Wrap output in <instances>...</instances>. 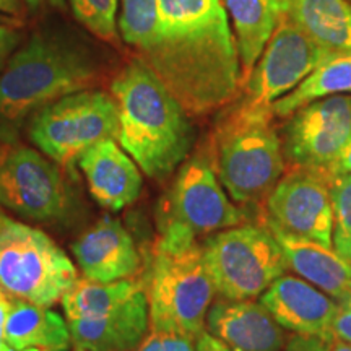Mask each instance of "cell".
I'll list each match as a JSON object with an SVG mask.
<instances>
[{
	"label": "cell",
	"mask_w": 351,
	"mask_h": 351,
	"mask_svg": "<svg viewBox=\"0 0 351 351\" xmlns=\"http://www.w3.org/2000/svg\"><path fill=\"white\" fill-rule=\"evenodd\" d=\"M267 218L289 234L333 247V208L328 179L289 168L265 199Z\"/></svg>",
	"instance_id": "cell-14"
},
{
	"label": "cell",
	"mask_w": 351,
	"mask_h": 351,
	"mask_svg": "<svg viewBox=\"0 0 351 351\" xmlns=\"http://www.w3.org/2000/svg\"><path fill=\"white\" fill-rule=\"evenodd\" d=\"M274 117L271 106L238 103L218 122L210 140L219 182L238 204H261L285 173L287 163Z\"/></svg>",
	"instance_id": "cell-5"
},
{
	"label": "cell",
	"mask_w": 351,
	"mask_h": 351,
	"mask_svg": "<svg viewBox=\"0 0 351 351\" xmlns=\"http://www.w3.org/2000/svg\"><path fill=\"white\" fill-rule=\"evenodd\" d=\"M8 307H10V298L0 288V351H10L5 345V341H3V324H5Z\"/></svg>",
	"instance_id": "cell-31"
},
{
	"label": "cell",
	"mask_w": 351,
	"mask_h": 351,
	"mask_svg": "<svg viewBox=\"0 0 351 351\" xmlns=\"http://www.w3.org/2000/svg\"><path fill=\"white\" fill-rule=\"evenodd\" d=\"M21 10L20 0H0V12L7 15H19Z\"/></svg>",
	"instance_id": "cell-34"
},
{
	"label": "cell",
	"mask_w": 351,
	"mask_h": 351,
	"mask_svg": "<svg viewBox=\"0 0 351 351\" xmlns=\"http://www.w3.org/2000/svg\"><path fill=\"white\" fill-rule=\"evenodd\" d=\"M283 351H328V341L319 337H307L293 333L285 343Z\"/></svg>",
	"instance_id": "cell-28"
},
{
	"label": "cell",
	"mask_w": 351,
	"mask_h": 351,
	"mask_svg": "<svg viewBox=\"0 0 351 351\" xmlns=\"http://www.w3.org/2000/svg\"><path fill=\"white\" fill-rule=\"evenodd\" d=\"M351 143V96L315 99L291 114L282 142L289 168L314 171L330 179Z\"/></svg>",
	"instance_id": "cell-12"
},
{
	"label": "cell",
	"mask_w": 351,
	"mask_h": 351,
	"mask_svg": "<svg viewBox=\"0 0 351 351\" xmlns=\"http://www.w3.org/2000/svg\"><path fill=\"white\" fill-rule=\"evenodd\" d=\"M234 26L241 85L256 67L283 16L282 0H221Z\"/></svg>",
	"instance_id": "cell-22"
},
{
	"label": "cell",
	"mask_w": 351,
	"mask_h": 351,
	"mask_svg": "<svg viewBox=\"0 0 351 351\" xmlns=\"http://www.w3.org/2000/svg\"><path fill=\"white\" fill-rule=\"evenodd\" d=\"M205 328L231 351H283L285 328L256 300H219L210 306Z\"/></svg>",
	"instance_id": "cell-17"
},
{
	"label": "cell",
	"mask_w": 351,
	"mask_h": 351,
	"mask_svg": "<svg viewBox=\"0 0 351 351\" xmlns=\"http://www.w3.org/2000/svg\"><path fill=\"white\" fill-rule=\"evenodd\" d=\"M111 95L119 116L117 142L148 178L163 181L192 150L189 114L138 59L117 73Z\"/></svg>",
	"instance_id": "cell-2"
},
{
	"label": "cell",
	"mask_w": 351,
	"mask_h": 351,
	"mask_svg": "<svg viewBox=\"0 0 351 351\" xmlns=\"http://www.w3.org/2000/svg\"><path fill=\"white\" fill-rule=\"evenodd\" d=\"M77 163L83 171L91 197L101 207L117 212L138 199L143 186L140 168L116 143V138L95 143L82 153Z\"/></svg>",
	"instance_id": "cell-18"
},
{
	"label": "cell",
	"mask_w": 351,
	"mask_h": 351,
	"mask_svg": "<svg viewBox=\"0 0 351 351\" xmlns=\"http://www.w3.org/2000/svg\"><path fill=\"white\" fill-rule=\"evenodd\" d=\"M19 43H20V34L16 33L15 29L0 25V70H2L3 64L7 62L8 56L12 54V51L19 46Z\"/></svg>",
	"instance_id": "cell-29"
},
{
	"label": "cell",
	"mask_w": 351,
	"mask_h": 351,
	"mask_svg": "<svg viewBox=\"0 0 351 351\" xmlns=\"http://www.w3.org/2000/svg\"><path fill=\"white\" fill-rule=\"evenodd\" d=\"M328 189L333 208V251L351 265V174L332 176Z\"/></svg>",
	"instance_id": "cell-24"
},
{
	"label": "cell",
	"mask_w": 351,
	"mask_h": 351,
	"mask_svg": "<svg viewBox=\"0 0 351 351\" xmlns=\"http://www.w3.org/2000/svg\"><path fill=\"white\" fill-rule=\"evenodd\" d=\"M202 254L215 295L221 300H256L285 275L282 249L265 226L239 225L213 232Z\"/></svg>",
	"instance_id": "cell-8"
},
{
	"label": "cell",
	"mask_w": 351,
	"mask_h": 351,
	"mask_svg": "<svg viewBox=\"0 0 351 351\" xmlns=\"http://www.w3.org/2000/svg\"><path fill=\"white\" fill-rule=\"evenodd\" d=\"M78 280L70 257L46 232L0 212V288L51 307Z\"/></svg>",
	"instance_id": "cell-7"
},
{
	"label": "cell",
	"mask_w": 351,
	"mask_h": 351,
	"mask_svg": "<svg viewBox=\"0 0 351 351\" xmlns=\"http://www.w3.org/2000/svg\"><path fill=\"white\" fill-rule=\"evenodd\" d=\"M351 93V52L333 54L289 91L271 104L275 117H288L298 109L327 96Z\"/></svg>",
	"instance_id": "cell-23"
},
{
	"label": "cell",
	"mask_w": 351,
	"mask_h": 351,
	"mask_svg": "<svg viewBox=\"0 0 351 351\" xmlns=\"http://www.w3.org/2000/svg\"><path fill=\"white\" fill-rule=\"evenodd\" d=\"M101 69L90 52L52 34H34L0 73V143H13L47 104L91 90Z\"/></svg>",
	"instance_id": "cell-3"
},
{
	"label": "cell",
	"mask_w": 351,
	"mask_h": 351,
	"mask_svg": "<svg viewBox=\"0 0 351 351\" xmlns=\"http://www.w3.org/2000/svg\"><path fill=\"white\" fill-rule=\"evenodd\" d=\"M119 32L189 116L238 95L239 52L221 0H127Z\"/></svg>",
	"instance_id": "cell-1"
},
{
	"label": "cell",
	"mask_w": 351,
	"mask_h": 351,
	"mask_svg": "<svg viewBox=\"0 0 351 351\" xmlns=\"http://www.w3.org/2000/svg\"><path fill=\"white\" fill-rule=\"evenodd\" d=\"M119 116L112 95L83 90L47 104L32 117L29 140L57 165L72 166L104 138H117Z\"/></svg>",
	"instance_id": "cell-9"
},
{
	"label": "cell",
	"mask_w": 351,
	"mask_h": 351,
	"mask_svg": "<svg viewBox=\"0 0 351 351\" xmlns=\"http://www.w3.org/2000/svg\"><path fill=\"white\" fill-rule=\"evenodd\" d=\"M135 351H195V341L179 333L150 330Z\"/></svg>",
	"instance_id": "cell-26"
},
{
	"label": "cell",
	"mask_w": 351,
	"mask_h": 351,
	"mask_svg": "<svg viewBox=\"0 0 351 351\" xmlns=\"http://www.w3.org/2000/svg\"><path fill=\"white\" fill-rule=\"evenodd\" d=\"M328 351H351V343L332 339L330 341H328Z\"/></svg>",
	"instance_id": "cell-35"
},
{
	"label": "cell",
	"mask_w": 351,
	"mask_h": 351,
	"mask_svg": "<svg viewBox=\"0 0 351 351\" xmlns=\"http://www.w3.org/2000/svg\"><path fill=\"white\" fill-rule=\"evenodd\" d=\"M282 19L295 23L332 54L351 52L350 0H282Z\"/></svg>",
	"instance_id": "cell-21"
},
{
	"label": "cell",
	"mask_w": 351,
	"mask_h": 351,
	"mask_svg": "<svg viewBox=\"0 0 351 351\" xmlns=\"http://www.w3.org/2000/svg\"><path fill=\"white\" fill-rule=\"evenodd\" d=\"M261 302L287 330L332 340L337 301L301 276L276 278L261 295Z\"/></svg>",
	"instance_id": "cell-16"
},
{
	"label": "cell",
	"mask_w": 351,
	"mask_h": 351,
	"mask_svg": "<svg viewBox=\"0 0 351 351\" xmlns=\"http://www.w3.org/2000/svg\"><path fill=\"white\" fill-rule=\"evenodd\" d=\"M62 306L72 341L86 351H135L148 335L150 314L140 280L96 283L78 278Z\"/></svg>",
	"instance_id": "cell-6"
},
{
	"label": "cell",
	"mask_w": 351,
	"mask_h": 351,
	"mask_svg": "<svg viewBox=\"0 0 351 351\" xmlns=\"http://www.w3.org/2000/svg\"><path fill=\"white\" fill-rule=\"evenodd\" d=\"M25 3L29 8H43V7L65 8V0H25Z\"/></svg>",
	"instance_id": "cell-33"
},
{
	"label": "cell",
	"mask_w": 351,
	"mask_h": 351,
	"mask_svg": "<svg viewBox=\"0 0 351 351\" xmlns=\"http://www.w3.org/2000/svg\"><path fill=\"white\" fill-rule=\"evenodd\" d=\"M341 173L351 174V143L346 147L343 155H341V158L339 160V165H337L335 174H341Z\"/></svg>",
	"instance_id": "cell-32"
},
{
	"label": "cell",
	"mask_w": 351,
	"mask_h": 351,
	"mask_svg": "<svg viewBox=\"0 0 351 351\" xmlns=\"http://www.w3.org/2000/svg\"><path fill=\"white\" fill-rule=\"evenodd\" d=\"M0 205L34 221L57 223L72 213L73 195L62 166L29 147L3 143Z\"/></svg>",
	"instance_id": "cell-10"
},
{
	"label": "cell",
	"mask_w": 351,
	"mask_h": 351,
	"mask_svg": "<svg viewBox=\"0 0 351 351\" xmlns=\"http://www.w3.org/2000/svg\"><path fill=\"white\" fill-rule=\"evenodd\" d=\"M75 351H86V350H83V348H80V346H75Z\"/></svg>",
	"instance_id": "cell-36"
},
{
	"label": "cell",
	"mask_w": 351,
	"mask_h": 351,
	"mask_svg": "<svg viewBox=\"0 0 351 351\" xmlns=\"http://www.w3.org/2000/svg\"><path fill=\"white\" fill-rule=\"evenodd\" d=\"M83 278L112 283L134 278L142 269V257L119 219L104 217L88 228L72 244Z\"/></svg>",
	"instance_id": "cell-15"
},
{
	"label": "cell",
	"mask_w": 351,
	"mask_h": 351,
	"mask_svg": "<svg viewBox=\"0 0 351 351\" xmlns=\"http://www.w3.org/2000/svg\"><path fill=\"white\" fill-rule=\"evenodd\" d=\"M3 341L10 351H69L67 320L51 307L13 298L3 324Z\"/></svg>",
	"instance_id": "cell-20"
},
{
	"label": "cell",
	"mask_w": 351,
	"mask_h": 351,
	"mask_svg": "<svg viewBox=\"0 0 351 351\" xmlns=\"http://www.w3.org/2000/svg\"><path fill=\"white\" fill-rule=\"evenodd\" d=\"M195 351H231L228 346L205 330L195 340Z\"/></svg>",
	"instance_id": "cell-30"
},
{
	"label": "cell",
	"mask_w": 351,
	"mask_h": 351,
	"mask_svg": "<svg viewBox=\"0 0 351 351\" xmlns=\"http://www.w3.org/2000/svg\"><path fill=\"white\" fill-rule=\"evenodd\" d=\"M262 225L270 231L282 249L287 269L293 270L302 280L322 289L339 301L351 289V265L333 251V247L289 234L280 230L269 218Z\"/></svg>",
	"instance_id": "cell-19"
},
{
	"label": "cell",
	"mask_w": 351,
	"mask_h": 351,
	"mask_svg": "<svg viewBox=\"0 0 351 351\" xmlns=\"http://www.w3.org/2000/svg\"><path fill=\"white\" fill-rule=\"evenodd\" d=\"M244 219L245 215L223 191L208 142L179 169L165 197L160 225L179 223L199 236L244 225Z\"/></svg>",
	"instance_id": "cell-11"
},
{
	"label": "cell",
	"mask_w": 351,
	"mask_h": 351,
	"mask_svg": "<svg viewBox=\"0 0 351 351\" xmlns=\"http://www.w3.org/2000/svg\"><path fill=\"white\" fill-rule=\"evenodd\" d=\"M142 282L150 330L179 333L197 340L205 332L215 289L202 244L179 223H161L160 236L145 252Z\"/></svg>",
	"instance_id": "cell-4"
},
{
	"label": "cell",
	"mask_w": 351,
	"mask_h": 351,
	"mask_svg": "<svg viewBox=\"0 0 351 351\" xmlns=\"http://www.w3.org/2000/svg\"><path fill=\"white\" fill-rule=\"evenodd\" d=\"M332 339L351 343V289L337 301V311L332 322Z\"/></svg>",
	"instance_id": "cell-27"
},
{
	"label": "cell",
	"mask_w": 351,
	"mask_h": 351,
	"mask_svg": "<svg viewBox=\"0 0 351 351\" xmlns=\"http://www.w3.org/2000/svg\"><path fill=\"white\" fill-rule=\"evenodd\" d=\"M73 15L88 32L104 41H112L117 34L116 15L119 0H69Z\"/></svg>",
	"instance_id": "cell-25"
},
{
	"label": "cell",
	"mask_w": 351,
	"mask_h": 351,
	"mask_svg": "<svg viewBox=\"0 0 351 351\" xmlns=\"http://www.w3.org/2000/svg\"><path fill=\"white\" fill-rule=\"evenodd\" d=\"M333 56L298 28L282 19L263 49L261 60L243 83L239 103L252 108H270L293 91L315 67Z\"/></svg>",
	"instance_id": "cell-13"
}]
</instances>
